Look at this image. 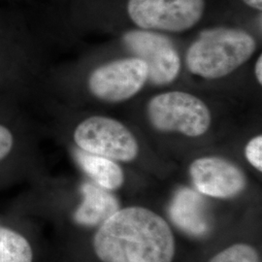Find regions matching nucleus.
Masks as SVG:
<instances>
[{"label": "nucleus", "mask_w": 262, "mask_h": 262, "mask_svg": "<svg viewBox=\"0 0 262 262\" xmlns=\"http://www.w3.org/2000/svg\"><path fill=\"white\" fill-rule=\"evenodd\" d=\"M33 248L18 230L0 224V262H33Z\"/></svg>", "instance_id": "f8f14e48"}, {"label": "nucleus", "mask_w": 262, "mask_h": 262, "mask_svg": "<svg viewBox=\"0 0 262 262\" xmlns=\"http://www.w3.org/2000/svg\"><path fill=\"white\" fill-rule=\"evenodd\" d=\"M123 41L131 53L148 68V80L164 85L172 83L180 73L181 61L177 50L168 38L147 30H132Z\"/></svg>", "instance_id": "0eeeda50"}, {"label": "nucleus", "mask_w": 262, "mask_h": 262, "mask_svg": "<svg viewBox=\"0 0 262 262\" xmlns=\"http://www.w3.org/2000/svg\"><path fill=\"white\" fill-rule=\"evenodd\" d=\"M210 262H259V256L252 246L235 244L215 254Z\"/></svg>", "instance_id": "ddd939ff"}, {"label": "nucleus", "mask_w": 262, "mask_h": 262, "mask_svg": "<svg viewBox=\"0 0 262 262\" xmlns=\"http://www.w3.org/2000/svg\"><path fill=\"white\" fill-rule=\"evenodd\" d=\"M148 116L156 129L181 132L189 137L206 133L212 121L206 104L196 96L183 92H170L151 98Z\"/></svg>", "instance_id": "7ed1b4c3"}, {"label": "nucleus", "mask_w": 262, "mask_h": 262, "mask_svg": "<svg viewBox=\"0 0 262 262\" xmlns=\"http://www.w3.org/2000/svg\"><path fill=\"white\" fill-rule=\"evenodd\" d=\"M255 76L259 84H262V56L258 57L255 64Z\"/></svg>", "instance_id": "dca6fc26"}, {"label": "nucleus", "mask_w": 262, "mask_h": 262, "mask_svg": "<svg viewBox=\"0 0 262 262\" xmlns=\"http://www.w3.org/2000/svg\"><path fill=\"white\" fill-rule=\"evenodd\" d=\"M73 138L80 150L117 161H131L139 152L138 143L130 131L106 117L94 116L80 122Z\"/></svg>", "instance_id": "20e7f679"}, {"label": "nucleus", "mask_w": 262, "mask_h": 262, "mask_svg": "<svg viewBox=\"0 0 262 262\" xmlns=\"http://www.w3.org/2000/svg\"><path fill=\"white\" fill-rule=\"evenodd\" d=\"M245 155L248 161L254 168L262 170V137L260 135L254 137L248 143L245 149Z\"/></svg>", "instance_id": "4468645a"}, {"label": "nucleus", "mask_w": 262, "mask_h": 262, "mask_svg": "<svg viewBox=\"0 0 262 262\" xmlns=\"http://www.w3.org/2000/svg\"><path fill=\"white\" fill-rule=\"evenodd\" d=\"M148 81L146 63L137 57L115 60L96 68L89 78V89L95 97L120 102L140 92Z\"/></svg>", "instance_id": "423d86ee"}, {"label": "nucleus", "mask_w": 262, "mask_h": 262, "mask_svg": "<svg viewBox=\"0 0 262 262\" xmlns=\"http://www.w3.org/2000/svg\"><path fill=\"white\" fill-rule=\"evenodd\" d=\"M102 262H172L175 240L168 224L143 207L119 209L94 235Z\"/></svg>", "instance_id": "f257e3e1"}, {"label": "nucleus", "mask_w": 262, "mask_h": 262, "mask_svg": "<svg viewBox=\"0 0 262 262\" xmlns=\"http://www.w3.org/2000/svg\"><path fill=\"white\" fill-rule=\"evenodd\" d=\"M83 200L76 209L74 221L83 226H96L103 224L119 210L117 199L107 189L85 183L81 187Z\"/></svg>", "instance_id": "9d476101"}, {"label": "nucleus", "mask_w": 262, "mask_h": 262, "mask_svg": "<svg viewBox=\"0 0 262 262\" xmlns=\"http://www.w3.org/2000/svg\"><path fill=\"white\" fill-rule=\"evenodd\" d=\"M76 159L81 168L97 186L107 190L122 187L124 182L123 171L112 159L81 150L76 151Z\"/></svg>", "instance_id": "9b49d317"}, {"label": "nucleus", "mask_w": 262, "mask_h": 262, "mask_svg": "<svg viewBox=\"0 0 262 262\" xmlns=\"http://www.w3.org/2000/svg\"><path fill=\"white\" fill-rule=\"evenodd\" d=\"M16 145L15 135L8 126L0 122V162L8 159Z\"/></svg>", "instance_id": "2eb2a0df"}, {"label": "nucleus", "mask_w": 262, "mask_h": 262, "mask_svg": "<svg viewBox=\"0 0 262 262\" xmlns=\"http://www.w3.org/2000/svg\"><path fill=\"white\" fill-rule=\"evenodd\" d=\"M204 0H129L127 11L139 28L181 32L203 16Z\"/></svg>", "instance_id": "39448f33"}, {"label": "nucleus", "mask_w": 262, "mask_h": 262, "mask_svg": "<svg viewBox=\"0 0 262 262\" xmlns=\"http://www.w3.org/2000/svg\"><path fill=\"white\" fill-rule=\"evenodd\" d=\"M170 215L179 228L189 234L201 236L209 230L204 201L190 188H182L175 194Z\"/></svg>", "instance_id": "1a4fd4ad"}, {"label": "nucleus", "mask_w": 262, "mask_h": 262, "mask_svg": "<svg viewBox=\"0 0 262 262\" xmlns=\"http://www.w3.org/2000/svg\"><path fill=\"white\" fill-rule=\"evenodd\" d=\"M189 175L200 193L215 198L236 196L247 185L241 169L216 157L195 159L189 166Z\"/></svg>", "instance_id": "6e6552de"}, {"label": "nucleus", "mask_w": 262, "mask_h": 262, "mask_svg": "<svg viewBox=\"0 0 262 262\" xmlns=\"http://www.w3.org/2000/svg\"><path fill=\"white\" fill-rule=\"evenodd\" d=\"M243 1L246 3V4H247V5H249V6L253 7L254 9L261 11L262 0H243Z\"/></svg>", "instance_id": "f3484780"}, {"label": "nucleus", "mask_w": 262, "mask_h": 262, "mask_svg": "<svg viewBox=\"0 0 262 262\" xmlns=\"http://www.w3.org/2000/svg\"><path fill=\"white\" fill-rule=\"evenodd\" d=\"M255 48L253 36L241 29H208L188 48L186 62L194 75L219 79L229 75L249 60Z\"/></svg>", "instance_id": "f03ea898"}]
</instances>
